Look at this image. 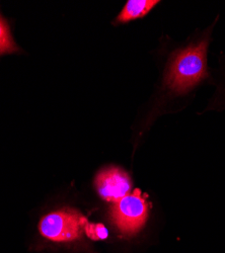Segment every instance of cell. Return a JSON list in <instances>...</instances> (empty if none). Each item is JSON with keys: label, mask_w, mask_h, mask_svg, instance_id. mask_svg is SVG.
I'll return each mask as SVG.
<instances>
[{"label": "cell", "mask_w": 225, "mask_h": 253, "mask_svg": "<svg viewBox=\"0 0 225 253\" xmlns=\"http://www.w3.org/2000/svg\"><path fill=\"white\" fill-rule=\"evenodd\" d=\"M210 35L201 42L180 51L172 59L166 77L167 86L176 93H183L209 76L207 50Z\"/></svg>", "instance_id": "1"}, {"label": "cell", "mask_w": 225, "mask_h": 253, "mask_svg": "<svg viewBox=\"0 0 225 253\" xmlns=\"http://www.w3.org/2000/svg\"><path fill=\"white\" fill-rule=\"evenodd\" d=\"M88 219L71 209H63L45 216L40 222L41 234L55 242H68L81 238Z\"/></svg>", "instance_id": "2"}, {"label": "cell", "mask_w": 225, "mask_h": 253, "mask_svg": "<svg viewBox=\"0 0 225 253\" xmlns=\"http://www.w3.org/2000/svg\"><path fill=\"white\" fill-rule=\"evenodd\" d=\"M148 204L140 189L113 203L111 218L122 233L133 235L144 226L148 217Z\"/></svg>", "instance_id": "3"}, {"label": "cell", "mask_w": 225, "mask_h": 253, "mask_svg": "<svg viewBox=\"0 0 225 253\" xmlns=\"http://www.w3.org/2000/svg\"><path fill=\"white\" fill-rule=\"evenodd\" d=\"M131 179L126 171L118 167H110L100 171L95 178V186L104 200L116 203L131 191Z\"/></svg>", "instance_id": "4"}, {"label": "cell", "mask_w": 225, "mask_h": 253, "mask_svg": "<svg viewBox=\"0 0 225 253\" xmlns=\"http://www.w3.org/2000/svg\"><path fill=\"white\" fill-rule=\"evenodd\" d=\"M159 1L153 0H130L118 16V22L127 23L130 20L145 16Z\"/></svg>", "instance_id": "5"}, {"label": "cell", "mask_w": 225, "mask_h": 253, "mask_svg": "<svg viewBox=\"0 0 225 253\" xmlns=\"http://www.w3.org/2000/svg\"><path fill=\"white\" fill-rule=\"evenodd\" d=\"M16 50L17 48L11 38L9 28L5 20L0 16V55L12 53Z\"/></svg>", "instance_id": "6"}, {"label": "cell", "mask_w": 225, "mask_h": 253, "mask_svg": "<svg viewBox=\"0 0 225 253\" xmlns=\"http://www.w3.org/2000/svg\"><path fill=\"white\" fill-rule=\"evenodd\" d=\"M85 233L91 240H105L108 238V229L103 224L88 223L85 227Z\"/></svg>", "instance_id": "7"}, {"label": "cell", "mask_w": 225, "mask_h": 253, "mask_svg": "<svg viewBox=\"0 0 225 253\" xmlns=\"http://www.w3.org/2000/svg\"><path fill=\"white\" fill-rule=\"evenodd\" d=\"M214 107L219 110H225V58L223 60L221 82L216 94V100H214Z\"/></svg>", "instance_id": "8"}]
</instances>
